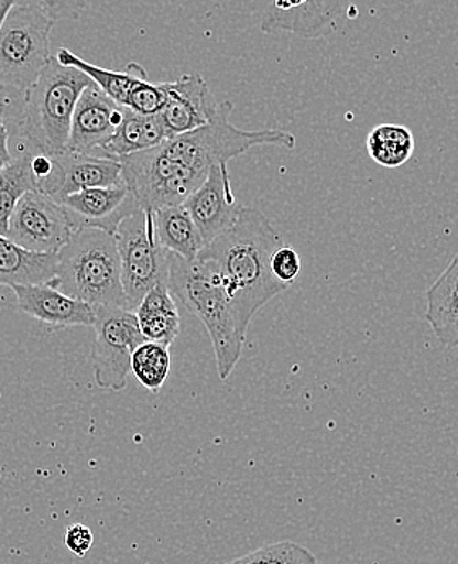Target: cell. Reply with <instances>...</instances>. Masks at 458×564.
<instances>
[{
    "mask_svg": "<svg viewBox=\"0 0 458 564\" xmlns=\"http://www.w3.org/2000/svg\"><path fill=\"white\" fill-rule=\"evenodd\" d=\"M232 101H219L208 124L175 135L149 151L118 159L123 180L144 210L183 204L205 182L214 165H227L258 145H280L292 151L295 135L283 129L243 131L230 122Z\"/></svg>",
    "mask_w": 458,
    "mask_h": 564,
    "instance_id": "obj_1",
    "label": "cell"
},
{
    "mask_svg": "<svg viewBox=\"0 0 458 564\" xmlns=\"http://www.w3.org/2000/svg\"><path fill=\"white\" fill-rule=\"evenodd\" d=\"M283 245V237L261 210L242 207L232 229L199 251V258L216 264L240 332L246 336L254 315L290 289L271 271V258Z\"/></svg>",
    "mask_w": 458,
    "mask_h": 564,
    "instance_id": "obj_2",
    "label": "cell"
},
{
    "mask_svg": "<svg viewBox=\"0 0 458 564\" xmlns=\"http://www.w3.org/2000/svg\"><path fill=\"white\" fill-rule=\"evenodd\" d=\"M168 289L173 297L206 326L219 379H229L242 358L247 336L240 332L216 264L199 257L185 260L168 253Z\"/></svg>",
    "mask_w": 458,
    "mask_h": 564,
    "instance_id": "obj_3",
    "label": "cell"
},
{
    "mask_svg": "<svg viewBox=\"0 0 458 564\" xmlns=\"http://www.w3.org/2000/svg\"><path fill=\"white\" fill-rule=\"evenodd\" d=\"M94 85L76 67L51 56L39 80L23 94L17 141L40 154L59 158L67 152L74 110L85 88Z\"/></svg>",
    "mask_w": 458,
    "mask_h": 564,
    "instance_id": "obj_4",
    "label": "cell"
},
{
    "mask_svg": "<svg viewBox=\"0 0 458 564\" xmlns=\"http://www.w3.org/2000/svg\"><path fill=\"white\" fill-rule=\"evenodd\" d=\"M57 291L91 307L128 308L121 261L113 234L97 227H83L59 251Z\"/></svg>",
    "mask_w": 458,
    "mask_h": 564,
    "instance_id": "obj_5",
    "label": "cell"
},
{
    "mask_svg": "<svg viewBox=\"0 0 458 564\" xmlns=\"http://www.w3.org/2000/svg\"><path fill=\"white\" fill-rule=\"evenodd\" d=\"M54 22L33 7L17 6L0 26V85L25 94L51 59Z\"/></svg>",
    "mask_w": 458,
    "mask_h": 564,
    "instance_id": "obj_6",
    "label": "cell"
},
{
    "mask_svg": "<svg viewBox=\"0 0 458 564\" xmlns=\"http://www.w3.org/2000/svg\"><path fill=\"white\" fill-rule=\"evenodd\" d=\"M115 239L128 311L134 312L152 288L168 284V251L159 243L152 210L141 209L126 217Z\"/></svg>",
    "mask_w": 458,
    "mask_h": 564,
    "instance_id": "obj_7",
    "label": "cell"
},
{
    "mask_svg": "<svg viewBox=\"0 0 458 564\" xmlns=\"http://www.w3.org/2000/svg\"><path fill=\"white\" fill-rule=\"evenodd\" d=\"M95 336L91 364L100 389L121 392L131 373L132 352L145 341L134 312L121 307H94Z\"/></svg>",
    "mask_w": 458,
    "mask_h": 564,
    "instance_id": "obj_8",
    "label": "cell"
},
{
    "mask_svg": "<svg viewBox=\"0 0 458 564\" xmlns=\"http://www.w3.org/2000/svg\"><path fill=\"white\" fill-rule=\"evenodd\" d=\"M79 229L76 214L64 204L42 192H29L12 210L6 237L26 250L59 253Z\"/></svg>",
    "mask_w": 458,
    "mask_h": 564,
    "instance_id": "obj_9",
    "label": "cell"
},
{
    "mask_svg": "<svg viewBox=\"0 0 458 564\" xmlns=\"http://www.w3.org/2000/svg\"><path fill=\"white\" fill-rule=\"evenodd\" d=\"M56 57L64 66L83 70L103 94L126 110L141 115H159L164 110L167 101L164 84H152L138 63H129L124 70L105 69L80 59L66 47L59 50Z\"/></svg>",
    "mask_w": 458,
    "mask_h": 564,
    "instance_id": "obj_10",
    "label": "cell"
},
{
    "mask_svg": "<svg viewBox=\"0 0 458 564\" xmlns=\"http://www.w3.org/2000/svg\"><path fill=\"white\" fill-rule=\"evenodd\" d=\"M183 206L195 220L205 247L232 229L243 207L233 195L227 165H214L205 182L185 199Z\"/></svg>",
    "mask_w": 458,
    "mask_h": 564,
    "instance_id": "obj_11",
    "label": "cell"
},
{
    "mask_svg": "<svg viewBox=\"0 0 458 564\" xmlns=\"http://www.w3.org/2000/svg\"><path fill=\"white\" fill-rule=\"evenodd\" d=\"M124 108L111 100L97 85L85 88L74 110L67 151L97 155L120 126Z\"/></svg>",
    "mask_w": 458,
    "mask_h": 564,
    "instance_id": "obj_12",
    "label": "cell"
},
{
    "mask_svg": "<svg viewBox=\"0 0 458 564\" xmlns=\"http://www.w3.org/2000/svg\"><path fill=\"white\" fill-rule=\"evenodd\" d=\"M164 87L167 101L159 115L170 138L195 131L212 120L219 101L199 74H185L178 80L164 82Z\"/></svg>",
    "mask_w": 458,
    "mask_h": 564,
    "instance_id": "obj_13",
    "label": "cell"
},
{
    "mask_svg": "<svg viewBox=\"0 0 458 564\" xmlns=\"http://www.w3.org/2000/svg\"><path fill=\"white\" fill-rule=\"evenodd\" d=\"M349 2L351 0H274L264 13L261 30L317 39L335 25Z\"/></svg>",
    "mask_w": 458,
    "mask_h": 564,
    "instance_id": "obj_14",
    "label": "cell"
},
{
    "mask_svg": "<svg viewBox=\"0 0 458 564\" xmlns=\"http://www.w3.org/2000/svg\"><path fill=\"white\" fill-rule=\"evenodd\" d=\"M56 202L64 204L67 209L76 214L80 227H97L113 236L126 217L141 210L126 183L107 186V188L83 189V192L63 196Z\"/></svg>",
    "mask_w": 458,
    "mask_h": 564,
    "instance_id": "obj_15",
    "label": "cell"
},
{
    "mask_svg": "<svg viewBox=\"0 0 458 564\" xmlns=\"http://www.w3.org/2000/svg\"><path fill=\"white\" fill-rule=\"evenodd\" d=\"M17 305L35 321L56 326H94L95 308L69 297L54 285H13Z\"/></svg>",
    "mask_w": 458,
    "mask_h": 564,
    "instance_id": "obj_16",
    "label": "cell"
},
{
    "mask_svg": "<svg viewBox=\"0 0 458 564\" xmlns=\"http://www.w3.org/2000/svg\"><path fill=\"white\" fill-rule=\"evenodd\" d=\"M57 186L51 198L61 199L88 188L123 185V169L115 159L64 152L56 158Z\"/></svg>",
    "mask_w": 458,
    "mask_h": 564,
    "instance_id": "obj_17",
    "label": "cell"
},
{
    "mask_svg": "<svg viewBox=\"0 0 458 564\" xmlns=\"http://www.w3.org/2000/svg\"><path fill=\"white\" fill-rule=\"evenodd\" d=\"M426 317L440 345L458 348V253L427 289Z\"/></svg>",
    "mask_w": 458,
    "mask_h": 564,
    "instance_id": "obj_18",
    "label": "cell"
},
{
    "mask_svg": "<svg viewBox=\"0 0 458 564\" xmlns=\"http://www.w3.org/2000/svg\"><path fill=\"white\" fill-rule=\"evenodd\" d=\"M59 253L26 250L0 236V288L47 284L56 280Z\"/></svg>",
    "mask_w": 458,
    "mask_h": 564,
    "instance_id": "obj_19",
    "label": "cell"
},
{
    "mask_svg": "<svg viewBox=\"0 0 458 564\" xmlns=\"http://www.w3.org/2000/svg\"><path fill=\"white\" fill-rule=\"evenodd\" d=\"M170 139L167 128L161 115H141L126 110L115 134L101 148L98 158L118 159L135 152L157 148Z\"/></svg>",
    "mask_w": 458,
    "mask_h": 564,
    "instance_id": "obj_20",
    "label": "cell"
},
{
    "mask_svg": "<svg viewBox=\"0 0 458 564\" xmlns=\"http://www.w3.org/2000/svg\"><path fill=\"white\" fill-rule=\"evenodd\" d=\"M145 341L172 346L179 335V314L168 284H157L139 302L134 311Z\"/></svg>",
    "mask_w": 458,
    "mask_h": 564,
    "instance_id": "obj_21",
    "label": "cell"
},
{
    "mask_svg": "<svg viewBox=\"0 0 458 564\" xmlns=\"http://www.w3.org/2000/svg\"><path fill=\"white\" fill-rule=\"evenodd\" d=\"M154 226L159 243L168 253L185 260H195L205 248L201 234L183 204L154 210Z\"/></svg>",
    "mask_w": 458,
    "mask_h": 564,
    "instance_id": "obj_22",
    "label": "cell"
},
{
    "mask_svg": "<svg viewBox=\"0 0 458 564\" xmlns=\"http://www.w3.org/2000/svg\"><path fill=\"white\" fill-rule=\"evenodd\" d=\"M36 151L20 148L13 152L12 161L0 169V236H6L9 219L17 203L25 193L39 192L32 161Z\"/></svg>",
    "mask_w": 458,
    "mask_h": 564,
    "instance_id": "obj_23",
    "label": "cell"
},
{
    "mask_svg": "<svg viewBox=\"0 0 458 564\" xmlns=\"http://www.w3.org/2000/svg\"><path fill=\"white\" fill-rule=\"evenodd\" d=\"M372 161L385 169H399L412 159L415 152V135L406 126L379 124L366 139Z\"/></svg>",
    "mask_w": 458,
    "mask_h": 564,
    "instance_id": "obj_24",
    "label": "cell"
},
{
    "mask_svg": "<svg viewBox=\"0 0 458 564\" xmlns=\"http://www.w3.org/2000/svg\"><path fill=\"white\" fill-rule=\"evenodd\" d=\"M170 366L168 346L144 341L132 352L131 373L149 392H159L167 382Z\"/></svg>",
    "mask_w": 458,
    "mask_h": 564,
    "instance_id": "obj_25",
    "label": "cell"
},
{
    "mask_svg": "<svg viewBox=\"0 0 458 564\" xmlns=\"http://www.w3.org/2000/svg\"><path fill=\"white\" fill-rule=\"evenodd\" d=\"M22 98L23 94L0 85V169L12 161L10 141L17 138V121Z\"/></svg>",
    "mask_w": 458,
    "mask_h": 564,
    "instance_id": "obj_26",
    "label": "cell"
},
{
    "mask_svg": "<svg viewBox=\"0 0 458 564\" xmlns=\"http://www.w3.org/2000/svg\"><path fill=\"white\" fill-rule=\"evenodd\" d=\"M19 6L33 7L44 15L50 17L54 23L59 20H77L83 17L87 2L85 0H22Z\"/></svg>",
    "mask_w": 458,
    "mask_h": 564,
    "instance_id": "obj_27",
    "label": "cell"
},
{
    "mask_svg": "<svg viewBox=\"0 0 458 564\" xmlns=\"http://www.w3.org/2000/svg\"><path fill=\"white\" fill-rule=\"evenodd\" d=\"M266 564H318L317 556L294 542H277L264 545Z\"/></svg>",
    "mask_w": 458,
    "mask_h": 564,
    "instance_id": "obj_28",
    "label": "cell"
},
{
    "mask_svg": "<svg viewBox=\"0 0 458 564\" xmlns=\"http://www.w3.org/2000/svg\"><path fill=\"white\" fill-rule=\"evenodd\" d=\"M271 271L277 281L291 285L302 271L301 254L294 248L283 245L274 251L273 258H271Z\"/></svg>",
    "mask_w": 458,
    "mask_h": 564,
    "instance_id": "obj_29",
    "label": "cell"
},
{
    "mask_svg": "<svg viewBox=\"0 0 458 564\" xmlns=\"http://www.w3.org/2000/svg\"><path fill=\"white\" fill-rule=\"evenodd\" d=\"M67 550L73 555L84 558L91 546H94V533H91L90 527L84 524H73L67 527L66 536H64Z\"/></svg>",
    "mask_w": 458,
    "mask_h": 564,
    "instance_id": "obj_30",
    "label": "cell"
},
{
    "mask_svg": "<svg viewBox=\"0 0 458 564\" xmlns=\"http://www.w3.org/2000/svg\"><path fill=\"white\" fill-rule=\"evenodd\" d=\"M20 2H22V0H0V26H2L3 20L7 19L10 10L19 6Z\"/></svg>",
    "mask_w": 458,
    "mask_h": 564,
    "instance_id": "obj_31",
    "label": "cell"
}]
</instances>
